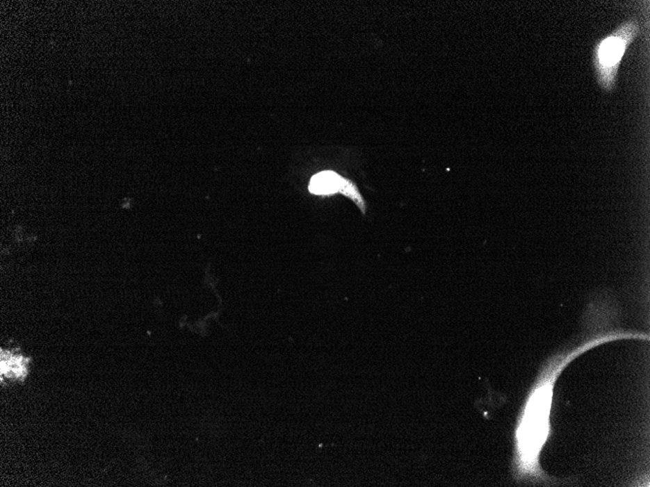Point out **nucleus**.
<instances>
[{"instance_id": "1", "label": "nucleus", "mask_w": 650, "mask_h": 487, "mask_svg": "<svg viewBox=\"0 0 650 487\" xmlns=\"http://www.w3.org/2000/svg\"><path fill=\"white\" fill-rule=\"evenodd\" d=\"M622 340H649V336L636 331L612 330L598 333L576 347L550 356L530 387L517 416L513 434V457L511 472L517 483L561 484L560 479L545 473L540 456L553 436L552 408L555 386L564 370L584 353L606 343Z\"/></svg>"}, {"instance_id": "2", "label": "nucleus", "mask_w": 650, "mask_h": 487, "mask_svg": "<svg viewBox=\"0 0 650 487\" xmlns=\"http://www.w3.org/2000/svg\"><path fill=\"white\" fill-rule=\"evenodd\" d=\"M639 33V24L636 19H632L596 44L593 56L594 68L599 85L603 91L615 90L622 57Z\"/></svg>"}, {"instance_id": "3", "label": "nucleus", "mask_w": 650, "mask_h": 487, "mask_svg": "<svg viewBox=\"0 0 650 487\" xmlns=\"http://www.w3.org/2000/svg\"><path fill=\"white\" fill-rule=\"evenodd\" d=\"M343 177L332 172H320L311 180V193L316 195H330L339 191Z\"/></svg>"}, {"instance_id": "4", "label": "nucleus", "mask_w": 650, "mask_h": 487, "mask_svg": "<svg viewBox=\"0 0 650 487\" xmlns=\"http://www.w3.org/2000/svg\"><path fill=\"white\" fill-rule=\"evenodd\" d=\"M26 372V361L21 356H15L9 352L1 353V374L8 377H24Z\"/></svg>"}, {"instance_id": "5", "label": "nucleus", "mask_w": 650, "mask_h": 487, "mask_svg": "<svg viewBox=\"0 0 650 487\" xmlns=\"http://www.w3.org/2000/svg\"><path fill=\"white\" fill-rule=\"evenodd\" d=\"M339 192L344 194L345 196H348L349 198L354 199L355 203L359 204V208L362 209V211H365L364 201H362L361 196H360L359 191H357V187H355L352 182L349 181V180L342 179Z\"/></svg>"}]
</instances>
